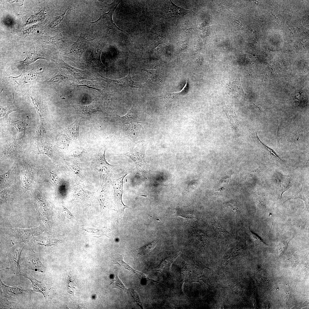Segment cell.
I'll return each instance as SVG.
<instances>
[{"instance_id": "836d02e7", "label": "cell", "mask_w": 309, "mask_h": 309, "mask_svg": "<svg viewBox=\"0 0 309 309\" xmlns=\"http://www.w3.org/2000/svg\"><path fill=\"white\" fill-rule=\"evenodd\" d=\"M39 59H45V57L41 53L33 50L29 52L25 59L20 62L23 64L27 65L33 63Z\"/></svg>"}, {"instance_id": "7bdbcfd3", "label": "cell", "mask_w": 309, "mask_h": 309, "mask_svg": "<svg viewBox=\"0 0 309 309\" xmlns=\"http://www.w3.org/2000/svg\"><path fill=\"white\" fill-rule=\"evenodd\" d=\"M118 270L115 272L113 275V282L110 285L112 288L121 289L126 292L128 289L126 288L124 284L118 278Z\"/></svg>"}, {"instance_id": "b9f144b4", "label": "cell", "mask_w": 309, "mask_h": 309, "mask_svg": "<svg viewBox=\"0 0 309 309\" xmlns=\"http://www.w3.org/2000/svg\"><path fill=\"white\" fill-rule=\"evenodd\" d=\"M293 237H282L279 240L278 243L279 250L280 251V256H282L283 254L286 250L288 245Z\"/></svg>"}, {"instance_id": "9f6ffc18", "label": "cell", "mask_w": 309, "mask_h": 309, "mask_svg": "<svg viewBox=\"0 0 309 309\" xmlns=\"http://www.w3.org/2000/svg\"><path fill=\"white\" fill-rule=\"evenodd\" d=\"M49 178L51 183L54 185L57 186L58 185L59 179L56 175L52 173H50Z\"/></svg>"}, {"instance_id": "f907efd6", "label": "cell", "mask_w": 309, "mask_h": 309, "mask_svg": "<svg viewBox=\"0 0 309 309\" xmlns=\"http://www.w3.org/2000/svg\"><path fill=\"white\" fill-rule=\"evenodd\" d=\"M248 234L250 238L254 242L260 245H266L262 239L257 235L251 231L250 230H249Z\"/></svg>"}, {"instance_id": "5b68a950", "label": "cell", "mask_w": 309, "mask_h": 309, "mask_svg": "<svg viewBox=\"0 0 309 309\" xmlns=\"http://www.w3.org/2000/svg\"><path fill=\"white\" fill-rule=\"evenodd\" d=\"M121 2V1H114L110 4H109V10L106 12L103 6L102 8L100 11V18L95 22H97L102 19L106 21L105 25L107 26V32L110 29L115 31H124L117 27L114 22L112 19L114 12L118 5Z\"/></svg>"}, {"instance_id": "9a60e30c", "label": "cell", "mask_w": 309, "mask_h": 309, "mask_svg": "<svg viewBox=\"0 0 309 309\" xmlns=\"http://www.w3.org/2000/svg\"><path fill=\"white\" fill-rule=\"evenodd\" d=\"M36 204L37 211L45 223L51 226L52 223V215L47 202L42 198L38 197Z\"/></svg>"}, {"instance_id": "8fae6325", "label": "cell", "mask_w": 309, "mask_h": 309, "mask_svg": "<svg viewBox=\"0 0 309 309\" xmlns=\"http://www.w3.org/2000/svg\"><path fill=\"white\" fill-rule=\"evenodd\" d=\"M23 247L21 244L16 245L11 249L8 254L10 269L17 275H20L21 272L19 262Z\"/></svg>"}, {"instance_id": "ba28073f", "label": "cell", "mask_w": 309, "mask_h": 309, "mask_svg": "<svg viewBox=\"0 0 309 309\" xmlns=\"http://www.w3.org/2000/svg\"><path fill=\"white\" fill-rule=\"evenodd\" d=\"M123 126L127 136L132 141L137 144L143 142V128L139 122H132Z\"/></svg>"}, {"instance_id": "f546056e", "label": "cell", "mask_w": 309, "mask_h": 309, "mask_svg": "<svg viewBox=\"0 0 309 309\" xmlns=\"http://www.w3.org/2000/svg\"><path fill=\"white\" fill-rule=\"evenodd\" d=\"M124 254L120 255L118 254H115L111 257L114 264H118L123 268L131 271L134 273L138 277L140 274L141 272L136 271L130 267L128 264L125 262L123 259Z\"/></svg>"}, {"instance_id": "94428289", "label": "cell", "mask_w": 309, "mask_h": 309, "mask_svg": "<svg viewBox=\"0 0 309 309\" xmlns=\"http://www.w3.org/2000/svg\"><path fill=\"white\" fill-rule=\"evenodd\" d=\"M293 29L294 30V31H295V32L296 33V30H295V29H294V28H293Z\"/></svg>"}, {"instance_id": "8992f818", "label": "cell", "mask_w": 309, "mask_h": 309, "mask_svg": "<svg viewBox=\"0 0 309 309\" xmlns=\"http://www.w3.org/2000/svg\"><path fill=\"white\" fill-rule=\"evenodd\" d=\"M105 150L101 152L98 158V163L95 169L98 171L100 176V187L106 183L110 171L114 167L113 165L109 164L105 158Z\"/></svg>"}, {"instance_id": "db71d44e", "label": "cell", "mask_w": 309, "mask_h": 309, "mask_svg": "<svg viewBox=\"0 0 309 309\" xmlns=\"http://www.w3.org/2000/svg\"><path fill=\"white\" fill-rule=\"evenodd\" d=\"M237 206V202L231 200L224 203V208L228 211L235 210Z\"/></svg>"}, {"instance_id": "ac0fdd59", "label": "cell", "mask_w": 309, "mask_h": 309, "mask_svg": "<svg viewBox=\"0 0 309 309\" xmlns=\"http://www.w3.org/2000/svg\"><path fill=\"white\" fill-rule=\"evenodd\" d=\"M225 90L227 94L236 98L239 97L242 94H246L242 88L239 77L233 82L227 84Z\"/></svg>"}, {"instance_id": "1f68e13d", "label": "cell", "mask_w": 309, "mask_h": 309, "mask_svg": "<svg viewBox=\"0 0 309 309\" xmlns=\"http://www.w3.org/2000/svg\"><path fill=\"white\" fill-rule=\"evenodd\" d=\"M37 152L38 154H44L52 159H54V152L52 147L47 143L40 142L37 144Z\"/></svg>"}, {"instance_id": "bcb514c9", "label": "cell", "mask_w": 309, "mask_h": 309, "mask_svg": "<svg viewBox=\"0 0 309 309\" xmlns=\"http://www.w3.org/2000/svg\"><path fill=\"white\" fill-rule=\"evenodd\" d=\"M0 309H14L16 304L15 302L8 301L6 298H1Z\"/></svg>"}, {"instance_id": "44dd1931", "label": "cell", "mask_w": 309, "mask_h": 309, "mask_svg": "<svg viewBox=\"0 0 309 309\" xmlns=\"http://www.w3.org/2000/svg\"><path fill=\"white\" fill-rule=\"evenodd\" d=\"M82 118L78 117L73 123L66 127V131L68 136L76 141H79L80 137L79 128Z\"/></svg>"}, {"instance_id": "7c38bea8", "label": "cell", "mask_w": 309, "mask_h": 309, "mask_svg": "<svg viewBox=\"0 0 309 309\" xmlns=\"http://www.w3.org/2000/svg\"><path fill=\"white\" fill-rule=\"evenodd\" d=\"M105 45L104 42L99 41L94 46L90 55L87 60L88 66L102 69L106 68L100 59L101 54Z\"/></svg>"}, {"instance_id": "e0dca14e", "label": "cell", "mask_w": 309, "mask_h": 309, "mask_svg": "<svg viewBox=\"0 0 309 309\" xmlns=\"http://www.w3.org/2000/svg\"><path fill=\"white\" fill-rule=\"evenodd\" d=\"M223 110L225 113L234 132L235 138L237 141L239 137V121L238 118L231 108L226 106Z\"/></svg>"}, {"instance_id": "ffe728a7", "label": "cell", "mask_w": 309, "mask_h": 309, "mask_svg": "<svg viewBox=\"0 0 309 309\" xmlns=\"http://www.w3.org/2000/svg\"><path fill=\"white\" fill-rule=\"evenodd\" d=\"M171 2L167 9L168 15L173 19L178 20L186 15L189 11L175 5L170 1Z\"/></svg>"}, {"instance_id": "681fc988", "label": "cell", "mask_w": 309, "mask_h": 309, "mask_svg": "<svg viewBox=\"0 0 309 309\" xmlns=\"http://www.w3.org/2000/svg\"><path fill=\"white\" fill-rule=\"evenodd\" d=\"M126 292L128 295L131 296L134 302L142 308V304L137 293L133 289L131 288L128 289Z\"/></svg>"}, {"instance_id": "83f0119b", "label": "cell", "mask_w": 309, "mask_h": 309, "mask_svg": "<svg viewBox=\"0 0 309 309\" xmlns=\"http://www.w3.org/2000/svg\"><path fill=\"white\" fill-rule=\"evenodd\" d=\"M179 253H176L164 258L155 270L165 272L169 270L171 264L177 257L179 255Z\"/></svg>"}, {"instance_id": "c3c4849f", "label": "cell", "mask_w": 309, "mask_h": 309, "mask_svg": "<svg viewBox=\"0 0 309 309\" xmlns=\"http://www.w3.org/2000/svg\"><path fill=\"white\" fill-rule=\"evenodd\" d=\"M189 79L187 77L186 84L182 90L179 92L174 93H169L170 97L173 99L175 96L179 95H183L186 94L188 92L189 89Z\"/></svg>"}, {"instance_id": "5bb4252c", "label": "cell", "mask_w": 309, "mask_h": 309, "mask_svg": "<svg viewBox=\"0 0 309 309\" xmlns=\"http://www.w3.org/2000/svg\"><path fill=\"white\" fill-rule=\"evenodd\" d=\"M57 62L61 68L66 69L76 79L92 80L94 78L87 71L81 70L75 68L67 64L61 59H59Z\"/></svg>"}, {"instance_id": "3957f363", "label": "cell", "mask_w": 309, "mask_h": 309, "mask_svg": "<svg viewBox=\"0 0 309 309\" xmlns=\"http://www.w3.org/2000/svg\"><path fill=\"white\" fill-rule=\"evenodd\" d=\"M21 265L23 270H31L40 272H45L46 268L37 255L31 249L27 250L26 258Z\"/></svg>"}, {"instance_id": "8d00e7d4", "label": "cell", "mask_w": 309, "mask_h": 309, "mask_svg": "<svg viewBox=\"0 0 309 309\" xmlns=\"http://www.w3.org/2000/svg\"><path fill=\"white\" fill-rule=\"evenodd\" d=\"M159 241L157 239L138 249L136 251L138 254L144 256H148L155 247Z\"/></svg>"}, {"instance_id": "e575fe53", "label": "cell", "mask_w": 309, "mask_h": 309, "mask_svg": "<svg viewBox=\"0 0 309 309\" xmlns=\"http://www.w3.org/2000/svg\"><path fill=\"white\" fill-rule=\"evenodd\" d=\"M19 143L15 140L5 147L1 154L3 157L6 158L15 154L18 150Z\"/></svg>"}, {"instance_id": "7402d4cb", "label": "cell", "mask_w": 309, "mask_h": 309, "mask_svg": "<svg viewBox=\"0 0 309 309\" xmlns=\"http://www.w3.org/2000/svg\"><path fill=\"white\" fill-rule=\"evenodd\" d=\"M39 73L37 72L35 70H33L21 74L17 77H12L15 79V82L19 86L33 82L35 80L37 74Z\"/></svg>"}, {"instance_id": "d6986e66", "label": "cell", "mask_w": 309, "mask_h": 309, "mask_svg": "<svg viewBox=\"0 0 309 309\" xmlns=\"http://www.w3.org/2000/svg\"><path fill=\"white\" fill-rule=\"evenodd\" d=\"M10 125L13 126L17 132V137L15 140L20 143L24 138L28 130V125L26 120L14 121L10 124Z\"/></svg>"}, {"instance_id": "f6af8a7d", "label": "cell", "mask_w": 309, "mask_h": 309, "mask_svg": "<svg viewBox=\"0 0 309 309\" xmlns=\"http://www.w3.org/2000/svg\"><path fill=\"white\" fill-rule=\"evenodd\" d=\"M76 86H86L89 88L96 90L100 92V87L98 86V85L95 84L94 82L89 80H82L80 81H78L77 83Z\"/></svg>"}, {"instance_id": "60d3db41", "label": "cell", "mask_w": 309, "mask_h": 309, "mask_svg": "<svg viewBox=\"0 0 309 309\" xmlns=\"http://www.w3.org/2000/svg\"><path fill=\"white\" fill-rule=\"evenodd\" d=\"M106 184L100 187L98 193V199L100 202L101 210L104 208L107 199Z\"/></svg>"}, {"instance_id": "ee69618b", "label": "cell", "mask_w": 309, "mask_h": 309, "mask_svg": "<svg viewBox=\"0 0 309 309\" xmlns=\"http://www.w3.org/2000/svg\"><path fill=\"white\" fill-rule=\"evenodd\" d=\"M40 120L36 130L38 137H44L46 135V129L45 121L42 117L40 116Z\"/></svg>"}, {"instance_id": "603a6c76", "label": "cell", "mask_w": 309, "mask_h": 309, "mask_svg": "<svg viewBox=\"0 0 309 309\" xmlns=\"http://www.w3.org/2000/svg\"><path fill=\"white\" fill-rule=\"evenodd\" d=\"M0 284L3 292L7 296L17 297L23 295L28 292V290L24 289L19 287H11L3 284L0 279Z\"/></svg>"}, {"instance_id": "4dcf8cb0", "label": "cell", "mask_w": 309, "mask_h": 309, "mask_svg": "<svg viewBox=\"0 0 309 309\" xmlns=\"http://www.w3.org/2000/svg\"><path fill=\"white\" fill-rule=\"evenodd\" d=\"M15 91L12 94L13 97V102L11 103L8 104L6 107L0 106V118L1 119L6 120L8 115L11 113L20 110L15 103L14 98Z\"/></svg>"}, {"instance_id": "52a82bcc", "label": "cell", "mask_w": 309, "mask_h": 309, "mask_svg": "<svg viewBox=\"0 0 309 309\" xmlns=\"http://www.w3.org/2000/svg\"><path fill=\"white\" fill-rule=\"evenodd\" d=\"M128 173L126 174L121 177L114 179L112 181V183L115 201L118 211L121 216L124 215V209L129 208L128 206L124 205L122 200V196L123 192V180L125 177Z\"/></svg>"}, {"instance_id": "680465c9", "label": "cell", "mask_w": 309, "mask_h": 309, "mask_svg": "<svg viewBox=\"0 0 309 309\" xmlns=\"http://www.w3.org/2000/svg\"><path fill=\"white\" fill-rule=\"evenodd\" d=\"M38 25H33L26 30L25 31L23 32V33L25 34H30L33 33L37 29H38Z\"/></svg>"}, {"instance_id": "816d5d0a", "label": "cell", "mask_w": 309, "mask_h": 309, "mask_svg": "<svg viewBox=\"0 0 309 309\" xmlns=\"http://www.w3.org/2000/svg\"><path fill=\"white\" fill-rule=\"evenodd\" d=\"M64 164L66 167L71 173L77 175H80V170L76 166L66 161L64 162Z\"/></svg>"}, {"instance_id": "484cf974", "label": "cell", "mask_w": 309, "mask_h": 309, "mask_svg": "<svg viewBox=\"0 0 309 309\" xmlns=\"http://www.w3.org/2000/svg\"><path fill=\"white\" fill-rule=\"evenodd\" d=\"M71 79L70 76L63 73L59 72L47 79L44 82L49 85H55L63 82L70 80Z\"/></svg>"}, {"instance_id": "7dc6e473", "label": "cell", "mask_w": 309, "mask_h": 309, "mask_svg": "<svg viewBox=\"0 0 309 309\" xmlns=\"http://www.w3.org/2000/svg\"><path fill=\"white\" fill-rule=\"evenodd\" d=\"M68 10V9H67L62 14L55 18L51 22L49 25L50 27L53 28H56L58 27L63 20Z\"/></svg>"}, {"instance_id": "2e32d148", "label": "cell", "mask_w": 309, "mask_h": 309, "mask_svg": "<svg viewBox=\"0 0 309 309\" xmlns=\"http://www.w3.org/2000/svg\"><path fill=\"white\" fill-rule=\"evenodd\" d=\"M118 121L123 125L132 122H139L142 119V115L138 108L133 105L128 113L122 116H117Z\"/></svg>"}, {"instance_id": "30bf717a", "label": "cell", "mask_w": 309, "mask_h": 309, "mask_svg": "<svg viewBox=\"0 0 309 309\" xmlns=\"http://www.w3.org/2000/svg\"><path fill=\"white\" fill-rule=\"evenodd\" d=\"M101 78L106 82L111 87L116 89L124 90L129 88H137L134 85V82L132 79L130 70L129 69L128 75L124 78L118 80H113L104 77L99 74Z\"/></svg>"}, {"instance_id": "cb8c5ba5", "label": "cell", "mask_w": 309, "mask_h": 309, "mask_svg": "<svg viewBox=\"0 0 309 309\" xmlns=\"http://www.w3.org/2000/svg\"><path fill=\"white\" fill-rule=\"evenodd\" d=\"M29 93L33 106L40 116L43 117L45 115V107L42 100L34 92L31 91Z\"/></svg>"}, {"instance_id": "91938a15", "label": "cell", "mask_w": 309, "mask_h": 309, "mask_svg": "<svg viewBox=\"0 0 309 309\" xmlns=\"http://www.w3.org/2000/svg\"><path fill=\"white\" fill-rule=\"evenodd\" d=\"M24 0H8V1L12 5L20 6L23 5Z\"/></svg>"}, {"instance_id": "ab89813d", "label": "cell", "mask_w": 309, "mask_h": 309, "mask_svg": "<svg viewBox=\"0 0 309 309\" xmlns=\"http://www.w3.org/2000/svg\"><path fill=\"white\" fill-rule=\"evenodd\" d=\"M188 271L186 265L184 264L181 267L179 272L178 282L180 289L182 292H183V285L187 277Z\"/></svg>"}, {"instance_id": "7a4b0ae2", "label": "cell", "mask_w": 309, "mask_h": 309, "mask_svg": "<svg viewBox=\"0 0 309 309\" xmlns=\"http://www.w3.org/2000/svg\"><path fill=\"white\" fill-rule=\"evenodd\" d=\"M87 40L81 33L78 40L73 43L65 52V55L74 62L80 61L82 56L88 46L90 42L95 39Z\"/></svg>"}, {"instance_id": "f5cc1de1", "label": "cell", "mask_w": 309, "mask_h": 309, "mask_svg": "<svg viewBox=\"0 0 309 309\" xmlns=\"http://www.w3.org/2000/svg\"><path fill=\"white\" fill-rule=\"evenodd\" d=\"M256 138L257 140L269 151L270 154L274 158L278 159L279 160H282L280 157L278 156L276 153L272 149H271L268 146H266L261 141L259 138L257 132H256Z\"/></svg>"}, {"instance_id": "d4e9b609", "label": "cell", "mask_w": 309, "mask_h": 309, "mask_svg": "<svg viewBox=\"0 0 309 309\" xmlns=\"http://www.w3.org/2000/svg\"><path fill=\"white\" fill-rule=\"evenodd\" d=\"M20 275L24 276L30 281L33 291L40 293L45 297V288L42 283L33 277L30 273L21 272Z\"/></svg>"}, {"instance_id": "9c48e42d", "label": "cell", "mask_w": 309, "mask_h": 309, "mask_svg": "<svg viewBox=\"0 0 309 309\" xmlns=\"http://www.w3.org/2000/svg\"><path fill=\"white\" fill-rule=\"evenodd\" d=\"M101 105L100 101L95 99L89 104L82 105L75 104L74 106L79 116V117L89 119L94 112L101 110Z\"/></svg>"}, {"instance_id": "4316f807", "label": "cell", "mask_w": 309, "mask_h": 309, "mask_svg": "<svg viewBox=\"0 0 309 309\" xmlns=\"http://www.w3.org/2000/svg\"><path fill=\"white\" fill-rule=\"evenodd\" d=\"M32 241L35 244L48 246L59 242V240L50 236H40L33 237Z\"/></svg>"}, {"instance_id": "d590c367", "label": "cell", "mask_w": 309, "mask_h": 309, "mask_svg": "<svg viewBox=\"0 0 309 309\" xmlns=\"http://www.w3.org/2000/svg\"><path fill=\"white\" fill-rule=\"evenodd\" d=\"M213 225L218 239L222 242L225 241L229 237V233L221 225L215 221Z\"/></svg>"}, {"instance_id": "6da1fadb", "label": "cell", "mask_w": 309, "mask_h": 309, "mask_svg": "<svg viewBox=\"0 0 309 309\" xmlns=\"http://www.w3.org/2000/svg\"><path fill=\"white\" fill-rule=\"evenodd\" d=\"M146 148V143L141 142L137 144L136 147L130 151L118 155H124L129 157L134 162L137 171L144 177L150 173L148 165L145 159Z\"/></svg>"}, {"instance_id": "f35d334b", "label": "cell", "mask_w": 309, "mask_h": 309, "mask_svg": "<svg viewBox=\"0 0 309 309\" xmlns=\"http://www.w3.org/2000/svg\"><path fill=\"white\" fill-rule=\"evenodd\" d=\"M194 233L196 238L201 242L205 249H207L208 243V237L206 233L200 229L195 230Z\"/></svg>"}, {"instance_id": "11a10c76", "label": "cell", "mask_w": 309, "mask_h": 309, "mask_svg": "<svg viewBox=\"0 0 309 309\" xmlns=\"http://www.w3.org/2000/svg\"><path fill=\"white\" fill-rule=\"evenodd\" d=\"M10 199V195L8 191H3L0 193V203H3L8 201Z\"/></svg>"}, {"instance_id": "f1b7e54d", "label": "cell", "mask_w": 309, "mask_h": 309, "mask_svg": "<svg viewBox=\"0 0 309 309\" xmlns=\"http://www.w3.org/2000/svg\"><path fill=\"white\" fill-rule=\"evenodd\" d=\"M142 70L146 72L147 73L148 78L146 82L152 84H159L162 81V74L159 70L147 69Z\"/></svg>"}, {"instance_id": "4fadbf2b", "label": "cell", "mask_w": 309, "mask_h": 309, "mask_svg": "<svg viewBox=\"0 0 309 309\" xmlns=\"http://www.w3.org/2000/svg\"><path fill=\"white\" fill-rule=\"evenodd\" d=\"M274 176L276 179L278 189V199H281L283 194L295 183L293 176L285 175L281 173L276 172Z\"/></svg>"}, {"instance_id": "d6a6232c", "label": "cell", "mask_w": 309, "mask_h": 309, "mask_svg": "<svg viewBox=\"0 0 309 309\" xmlns=\"http://www.w3.org/2000/svg\"><path fill=\"white\" fill-rule=\"evenodd\" d=\"M44 40L45 43L55 45H60L68 41L67 38L64 37L61 33L53 37L45 36Z\"/></svg>"}, {"instance_id": "6f0895ef", "label": "cell", "mask_w": 309, "mask_h": 309, "mask_svg": "<svg viewBox=\"0 0 309 309\" xmlns=\"http://www.w3.org/2000/svg\"><path fill=\"white\" fill-rule=\"evenodd\" d=\"M10 172L9 170L5 173L1 175H0V183L1 184H3L8 179L9 177V175Z\"/></svg>"}, {"instance_id": "74e56055", "label": "cell", "mask_w": 309, "mask_h": 309, "mask_svg": "<svg viewBox=\"0 0 309 309\" xmlns=\"http://www.w3.org/2000/svg\"><path fill=\"white\" fill-rule=\"evenodd\" d=\"M297 199L303 200L305 203L306 208L308 209L309 193L308 191L304 187L303 185H302L300 191L298 193L287 199L285 202L290 199Z\"/></svg>"}, {"instance_id": "277c9868", "label": "cell", "mask_w": 309, "mask_h": 309, "mask_svg": "<svg viewBox=\"0 0 309 309\" xmlns=\"http://www.w3.org/2000/svg\"><path fill=\"white\" fill-rule=\"evenodd\" d=\"M44 229L41 225L30 229L10 228L9 231L13 236L21 241L26 242L32 237L41 234Z\"/></svg>"}]
</instances>
